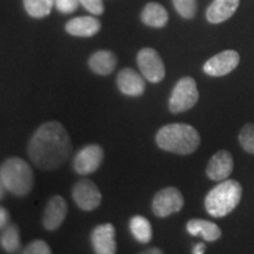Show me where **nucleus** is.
Masks as SVG:
<instances>
[{
  "label": "nucleus",
  "mask_w": 254,
  "mask_h": 254,
  "mask_svg": "<svg viewBox=\"0 0 254 254\" xmlns=\"http://www.w3.org/2000/svg\"><path fill=\"white\" fill-rule=\"evenodd\" d=\"M72 151L71 139L63 124L47 122L32 135L27 153L34 166L43 171H55L67 160Z\"/></svg>",
  "instance_id": "obj_1"
},
{
  "label": "nucleus",
  "mask_w": 254,
  "mask_h": 254,
  "mask_svg": "<svg viewBox=\"0 0 254 254\" xmlns=\"http://www.w3.org/2000/svg\"><path fill=\"white\" fill-rule=\"evenodd\" d=\"M155 142L161 150L187 155L198 150L201 142L199 132L187 124H168L159 129Z\"/></svg>",
  "instance_id": "obj_2"
},
{
  "label": "nucleus",
  "mask_w": 254,
  "mask_h": 254,
  "mask_svg": "<svg viewBox=\"0 0 254 254\" xmlns=\"http://www.w3.org/2000/svg\"><path fill=\"white\" fill-rule=\"evenodd\" d=\"M243 196V186L233 179L222 180L205 196V208L211 217L224 218L233 212Z\"/></svg>",
  "instance_id": "obj_3"
},
{
  "label": "nucleus",
  "mask_w": 254,
  "mask_h": 254,
  "mask_svg": "<svg viewBox=\"0 0 254 254\" xmlns=\"http://www.w3.org/2000/svg\"><path fill=\"white\" fill-rule=\"evenodd\" d=\"M0 177L6 190L17 196L30 194L33 189V171L21 158L12 157L5 160L0 166Z\"/></svg>",
  "instance_id": "obj_4"
},
{
  "label": "nucleus",
  "mask_w": 254,
  "mask_h": 254,
  "mask_svg": "<svg viewBox=\"0 0 254 254\" xmlns=\"http://www.w3.org/2000/svg\"><path fill=\"white\" fill-rule=\"evenodd\" d=\"M198 100L199 91L195 80L192 77H184L173 87L168 100V109L173 114L183 113L194 107Z\"/></svg>",
  "instance_id": "obj_5"
},
{
  "label": "nucleus",
  "mask_w": 254,
  "mask_h": 254,
  "mask_svg": "<svg viewBox=\"0 0 254 254\" xmlns=\"http://www.w3.org/2000/svg\"><path fill=\"white\" fill-rule=\"evenodd\" d=\"M136 63L140 73L146 80L157 84L160 82L166 75V68H165L164 62L159 53L151 47H145L139 51L136 56Z\"/></svg>",
  "instance_id": "obj_6"
},
{
  "label": "nucleus",
  "mask_w": 254,
  "mask_h": 254,
  "mask_svg": "<svg viewBox=\"0 0 254 254\" xmlns=\"http://www.w3.org/2000/svg\"><path fill=\"white\" fill-rule=\"evenodd\" d=\"M184 202V196L179 190L176 187H165L154 195L152 211L155 217L167 218L182 211Z\"/></svg>",
  "instance_id": "obj_7"
},
{
  "label": "nucleus",
  "mask_w": 254,
  "mask_h": 254,
  "mask_svg": "<svg viewBox=\"0 0 254 254\" xmlns=\"http://www.w3.org/2000/svg\"><path fill=\"white\" fill-rule=\"evenodd\" d=\"M240 63V55L234 50H225L209 58L204 64V72L209 77H224L230 74L238 67Z\"/></svg>",
  "instance_id": "obj_8"
},
{
  "label": "nucleus",
  "mask_w": 254,
  "mask_h": 254,
  "mask_svg": "<svg viewBox=\"0 0 254 254\" xmlns=\"http://www.w3.org/2000/svg\"><path fill=\"white\" fill-rule=\"evenodd\" d=\"M74 202L82 211L91 212L99 207L101 202V193L93 182L88 179L80 180L72 190Z\"/></svg>",
  "instance_id": "obj_9"
},
{
  "label": "nucleus",
  "mask_w": 254,
  "mask_h": 254,
  "mask_svg": "<svg viewBox=\"0 0 254 254\" xmlns=\"http://www.w3.org/2000/svg\"><path fill=\"white\" fill-rule=\"evenodd\" d=\"M104 159V151L99 145H87L81 148L73 160V167L78 174L87 176L100 167Z\"/></svg>",
  "instance_id": "obj_10"
},
{
  "label": "nucleus",
  "mask_w": 254,
  "mask_h": 254,
  "mask_svg": "<svg viewBox=\"0 0 254 254\" xmlns=\"http://www.w3.org/2000/svg\"><path fill=\"white\" fill-rule=\"evenodd\" d=\"M233 168L234 161L232 154L226 150H220L209 159L206 167V174L213 182H222L228 179L233 172Z\"/></svg>",
  "instance_id": "obj_11"
},
{
  "label": "nucleus",
  "mask_w": 254,
  "mask_h": 254,
  "mask_svg": "<svg viewBox=\"0 0 254 254\" xmlns=\"http://www.w3.org/2000/svg\"><path fill=\"white\" fill-rule=\"evenodd\" d=\"M91 243L98 254H114L117 252L116 230L112 224L97 226L91 234Z\"/></svg>",
  "instance_id": "obj_12"
},
{
  "label": "nucleus",
  "mask_w": 254,
  "mask_h": 254,
  "mask_svg": "<svg viewBox=\"0 0 254 254\" xmlns=\"http://www.w3.org/2000/svg\"><path fill=\"white\" fill-rule=\"evenodd\" d=\"M67 202L60 195L52 196L47 202V206L44 212L43 225L47 231H56L62 226L67 215Z\"/></svg>",
  "instance_id": "obj_13"
},
{
  "label": "nucleus",
  "mask_w": 254,
  "mask_h": 254,
  "mask_svg": "<svg viewBox=\"0 0 254 254\" xmlns=\"http://www.w3.org/2000/svg\"><path fill=\"white\" fill-rule=\"evenodd\" d=\"M117 86L123 94L136 98L144 94L146 85L142 74L133 68H124L117 77Z\"/></svg>",
  "instance_id": "obj_14"
},
{
  "label": "nucleus",
  "mask_w": 254,
  "mask_h": 254,
  "mask_svg": "<svg viewBox=\"0 0 254 254\" xmlns=\"http://www.w3.org/2000/svg\"><path fill=\"white\" fill-rule=\"evenodd\" d=\"M240 0H213L206 9V19L211 24H221L230 19L239 7Z\"/></svg>",
  "instance_id": "obj_15"
},
{
  "label": "nucleus",
  "mask_w": 254,
  "mask_h": 254,
  "mask_svg": "<svg viewBox=\"0 0 254 254\" xmlns=\"http://www.w3.org/2000/svg\"><path fill=\"white\" fill-rule=\"evenodd\" d=\"M186 230L190 236L201 237L208 243H213L220 239L222 234L220 227L215 222L204 220V219H190L187 222Z\"/></svg>",
  "instance_id": "obj_16"
},
{
  "label": "nucleus",
  "mask_w": 254,
  "mask_h": 254,
  "mask_svg": "<svg viewBox=\"0 0 254 254\" xmlns=\"http://www.w3.org/2000/svg\"><path fill=\"white\" fill-rule=\"evenodd\" d=\"M101 28V23L94 17H77L67 21L65 30L74 37L95 36Z\"/></svg>",
  "instance_id": "obj_17"
},
{
  "label": "nucleus",
  "mask_w": 254,
  "mask_h": 254,
  "mask_svg": "<svg viewBox=\"0 0 254 254\" xmlns=\"http://www.w3.org/2000/svg\"><path fill=\"white\" fill-rule=\"evenodd\" d=\"M88 66L99 75L111 74L117 66V57L111 51H97L88 60Z\"/></svg>",
  "instance_id": "obj_18"
},
{
  "label": "nucleus",
  "mask_w": 254,
  "mask_h": 254,
  "mask_svg": "<svg viewBox=\"0 0 254 254\" xmlns=\"http://www.w3.org/2000/svg\"><path fill=\"white\" fill-rule=\"evenodd\" d=\"M141 21L146 26L161 28L168 23V13L166 8L159 2H148L141 12Z\"/></svg>",
  "instance_id": "obj_19"
},
{
  "label": "nucleus",
  "mask_w": 254,
  "mask_h": 254,
  "mask_svg": "<svg viewBox=\"0 0 254 254\" xmlns=\"http://www.w3.org/2000/svg\"><path fill=\"white\" fill-rule=\"evenodd\" d=\"M129 231L133 238L141 244L150 243L153 236L151 222L142 215H134L129 220Z\"/></svg>",
  "instance_id": "obj_20"
},
{
  "label": "nucleus",
  "mask_w": 254,
  "mask_h": 254,
  "mask_svg": "<svg viewBox=\"0 0 254 254\" xmlns=\"http://www.w3.org/2000/svg\"><path fill=\"white\" fill-rule=\"evenodd\" d=\"M20 234L15 225H7L0 234V246L7 253H15L20 249Z\"/></svg>",
  "instance_id": "obj_21"
},
{
  "label": "nucleus",
  "mask_w": 254,
  "mask_h": 254,
  "mask_svg": "<svg viewBox=\"0 0 254 254\" xmlns=\"http://www.w3.org/2000/svg\"><path fill=\"white\" fill-rule=\"evenodd\" d=\"M55 0H24V7L32 18L47 17L52 11Z\"/></svg>",
  "instance_id": "obj_22"
},
{
  "label": "nucleus",
  "mask_w": 254,
  "mask_h": 254,
  "mask_svg": "<svg viewBox=\"0 0 254 254\" xmlns=\"http://www.w3.org/2000/svg\"><path fill=\"white\" fill-rule=\"evenodd\" d=\"M239 144L243 147L244 151H246L247 153L254 155V124L253 123H247L241 127L239 135Z\"/></svg>",
  "instance_id": "obj_23"
},
{
  "label": "nucleus",
  "mask_w": 254,
  "mask_h": 254,
  "mask_svg": "<svg viewBox=\"0 0 254 254\" xmlns=\"http://www.w3.org/2000/svg\"><path fill=\"white\" fill-rule=\"evenodd\" d=\"M174 8L185 19H192L196 13V0H172Z\"/></svg>",
  "instance_id": "obj_24"
},
{
  "label": "nucleus",
  "mask_w": 254,
  "mask_h": 254,
  "mask_svg": "<svg viewBox=\"0 0 254 254\" xmlns=\"http://www.w3.org/2000/svg\"><path fill=\"white\" fill-rule=\"evenodd\" d=\"M25 254H50L51 249L44 240H34L25 247L23 251Z\"/></svg>",
  "instance_id": "obj_25"
},
{
  "label": "nucleus",
  "mask_w": 254,
  "mask_h": 254,
  "mask_svg": "<svg viewBox=\"0 0 254 254\" xmlns=\"http://www.w3.org/2000/svg\"><path fill=\"white\" fill-rule=\"evenodd\" d=\"M79 4H80L79 0H55L57 9L64 14H69L77 11Z\"/></svg>",
  "instance_id": "obj_26"
},
{
  "label": "nucleus",
  "mask_w": 254,
  "mask_h": 254,
  "mask_svg": "<svg viewBox=\"0 0 254 254\" xmlns=\"http://www.w3.org/2000/svg\"><path fill=\"white\" fill-rule=\"evenodd\" d=\"M80 4L94 15H101L104 13V2L103 0H79Z\"/></svg>",
  "instance_id": "obj_27"
},
{
  "label": "nucleus",
  "mask_w": 254,
  "mask_h": 254,
  "mask_svg": "<svg viewBox=\"0 0 254 254\" xmlns=\"http://www.w3.org/2000/svg\"><path fill=\"white\" fill-rule=\"evenodd\" d=\"M8 221H9L8 211L0 206V230H4V228L8 225Z\"/></svg>",
  "instance_id": "obj_28"
},
{
  "label": "nucleus",
  "mask_w": 254,
  "mask_h": 254,
  "mask_svg": "<svg viewBox=\"0 0 254 254\" xmlns=\"http://www.w3.org/2000/svg\"><path fill=\"white\" fill-rule=\"evenodd\" d=\"M193 253L194 254H202L206 252V245L204 243H198L196 245H194V247H193Z\"/></svg>",
  "instance_id": "obj_29"
},
{
  "label": "nucleus",
  "mask_w": 254,
  "mask_h": 254,
  "mask_svg": "<svg viewBox=\"0 0 254 254\" xmlns=\"http://www.w3.org/2000/svg\"><path fill=\"white\" fill-rule=\"evenodd\" d=\"M6 187H5V185H4V183H2V179H1V177H0V200H1L2 198H4V195H5V193H6Z\"/></svg>",
  "instance_id": "obj_30"
},
{
  "label": "nucleus",
  "mask_w": 254,
  "mask_h": 254,
  "mask_svg": "<svg viewBox=\"0 0 254 254\" xmlns=\"http://www.w3.org/2000/svg\"><path fill=\"white\" fill-rule=\"evenodd\" d=\"M145 253H147V254H161V253H163V251L159 250V249H151V250L146 251Z\"/></svg>",
  "instance_id": "obj_31"
}]
</instances>
